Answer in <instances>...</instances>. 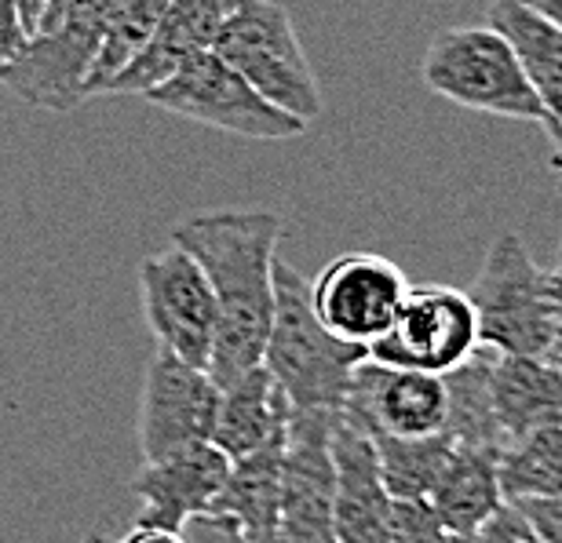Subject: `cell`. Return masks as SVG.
<instances>
[{
	"mask_svg": "<svg viewBox=\"0 0 562 543\" xmlns=\"http://www.w3.org/2000/svg\"><path fill=\"white\" fill-rule=\"evenodd\" d=\"M26 44H30V33L22 26L15 0H0V73L26 52Z\"/></svg>",
	"mask_w": 562,
	"mask_h": 543,
	"instance_id": "29",
	"label": "cell"
},
{
	"mask_svg": "<svg viewBox=\"0 0 562 543\" xmlns=\"http://www.w3.org/2000/svg\"><path fill=\"white\" fill-rule=\"evenodd\" d=\"M234 4L238 0H168L154 37L143 44V52L125 70L110 77L103 95H146L190 55L212 52Z\"/></svg>",
	"mask_w": 562,
	"mask_h": 543,
	"instance_id": "16",
	"label": "cell"
},
{
	"mask_svg": "<svg viewBox=\"0 0 562 543\" xmlns=\"http://www.w3.org/2000/svg\"><path fill=\"white\" fill-rule=\"evenodd\" d=\"M387 536L391 543H446L449 529L427 500H391Z\"/></svg>",
	"mask_w": 562,
	"mask_h": 543,
	"instance_id": "26",
	"label": "cell"
},
{
	"mask_svg": "<svg viewBox=\"0 0 562 543\" xmlns=\"http://www.w3.org/2000/svg\"><path fill=\"white\" fill-rule=\"evenodd\" d=\"M15 8H19L22 26H26V33L33 37L37 26H41V19H44V8H48V0H15Z\"/></svg>",
	"mask_w": 562,
	"mask_h": 543,
	"instance_id": "32",
	"label": "cell"
},
{
	"mask_svg": "<svg viewBox=\"0 0 562 543\" xmlns=\"http://www.w3.org/2000/svg\"><path fill=\"white\" fill-rule=\"evenodd\" d=\"M212 52L234 66L267 103L311 124L322 113V92L289 11L274 0H238Z\"/></svg>",
	"mask_w": 562,
	"mask_h": 543,
	"instance_id": "5",
	"label": "cell"
},
{
	"mask_svg": "<svg viewBox=\"0 0 562 543\" xmlns=\"http://www.w3.org/2000/svg\"><path fill=\"white\" fill-rule=\"evenodd\" d=\"M114 0H70L52 26L37 30L26 52L0 73V84L37 110H77L103 48Z\"/></svg>",
	"mask_w": 562,
	"mask_h": 543,
	"instance_id": "6",
	"label": "cell"
},
{
	"mask_svg": "<svg viewBox=\"0 0 562 543\" xmlns=\"http://www.w3.org/2000/svg\"><path fill=\"white\" fill-rule=\"evenodd\" d=\"M183 540L187 543H252V540H245L227 518H212V514L190 518L183 525Z\"/></svg>",
	"mask_w": 562,
	"mask_h": 543,
	"instance_id": "30",
	"label": "cell"
},
{
	"mask_svg": "<svg viewBox=\"0 0 562 543\" xmlns=\"http://www.w3.org/2000/svg\"><path fill=\"white\" fill-rule=\"evenodd\" d=\"M366 358V347L347 343L318 321V314L311 307V281L278 256L274 318L260 365L271 372L292 412H340L351 372Z\"/></svg>",
	"mask_w": 562,
	"mask_h": 543,
	"instance_id": "2",
	"label": "cell"
},
{
	"mask_svg": "<svg viewBox=\"0 0 562 543\" xmlns=\"http://www.w3.org/2000/svg\"><path fill=\"white\" fill-rule=\"evenodd\" d=\"M420 73L427 92L442 95L446 103H457L460 110L533 124L548 121L512 44L493 26L442 30L427 48Z\"/></svg>",
	"mask_w": 562,
	"mask_h": 543,
	"instance_id": "3",
	"label": "cell"
},
{
	"mask_svg": "<svg viewBox=\"0 0 562 543\" xmlns=\"http://www.w3.org/2000/svg\"><path fill=\"white\" fill-rule=\"evenodd\" d=\"M220 409V383L205 369H194L165 350L146 365L139 401V449L143 463L168 452L212 441Z\"/></svg>",
	"mask_w": 562,
	"mask_h": 543,
	"instance_id": "12",
	"label": "cell"
},
{
	"mask_svg": "<svg viewBox=\"0 0 562 543\" xmlns=\"http://www.w3.org/2000/svg\"><path fill=\"white\" fill-rule=\"evenodd\" d=\"M515 4L530 8V11H537V15L552 19V22H559V26H562V0H515Z\"/></svg>",
	"mask_w": 562,
	"mask_h": 543,
	"instance_id": "34",
	"label": "cell"
},
{
	"mask_svg": "<svg viewBox=\"0 0 562 543\" xmlns=\"http://www.w3.org/2000/svg\"><path fill=\"white\" fill-rule=\"evenodd\" d=\"M340 412L366 434L427 438L446 423V383L431 372L391 369L366 358L351 372Z\"/></svg>",
	"mask_w": 562,
	"mask_h": 543,
	"instance_id": "13",
	"label": "cell"
},
{
	"mask_svg": "<svg viewBox=\"0 0 562 543\" xmlns=\"http://www.w3.org/2000/svg\"><path fill=\"white\" fill-rule=\"evenodd\" d=\"M289 420H292V405L271 380V372L263 365H256L249 372H241L238 380L220 387L212 445L227 460L252 456V452H260L285 438Z\"/></svg>",
	"mask_w": 562,
	"mask_h": 543,
	"instance_id": "17",
	"label": "cell"
},
{
	"mask_svg": "<svg viewBox=\"0 0 562 543\" xmlns=\"http://www.w3.org/2000/svg\"><path fill=\"white\" fill-rule=\"evenodd\" d=\"M427 504L435 507V514L442 518L449 533L475 536L479 525L504 504L497 478V452L453 445Z\"/></svg>",
	"mask_w": 562,
	"mask_h": 543,
	"instance_id": "21",
	"label": "cell"
},
{
	"mask_svg": "<svg viewBox=\"0 0 562 543\" xmlns=\"http://www.w3.org/2000/svg\"><path fill=\"white\" fill-rule=\"evenodd\" d=\"M479 543H541V536L533 533V525L526 522V514L515 504L504 500L475 533Z\"/></svg>",
	"mask_w": 562,
	"mask_h": 543,
	"instance_id": "27",
	"label": "cell"
},
{
	"mask_svg": "<svg viewBox=\"0 0 562 543\" xmlns=\"http://www.w3.org/2000/svg\"><path fill=\"white\" fill-rule=\"evenodd\" d=\"M227 474L231 460L212 441L143 463V471L132 478V496L139 500L136 525H157L183 533L190 518L212 511Z\"/></svg>",
	"mask_w": 562,
	"mask_h": 543,
	"instance_id": "14",
	"label": "cell"
},
{
	"mask_svg": "<svg viewBox=\"0 0 562 543\" xmlns=\"http://www.w3.org/2000/svg\"><path fill=\"white\" fill-rule=\"evenodd\" d=\"M544 292H548V299H552V307L562 314V256L552 270H544Z\"/></svg>",
	"mask_w": 562,
	"mask_h": 543,
	"instance_id": "33",
	"label": "cell"
},
{
	"mask_svg": "<svg viewBox=\"0 0 562 543\" xmlns=\"http://www.w3.org/2000/svg\"><path fill=\"white\" fill-rule=\"evenodd\" d=\"M165 8H168V0H114L103 48H99L92 77H88V84H85V99L103 95L110 77H114L117 70H125V66L136 59V55L143 52V44L154 37Z\"/></svg>",
	"mask_w": 562,
	"mask_h": 543,
	"instance_id": "25",
	"label": "cell"
},
{
	"mask_svg": "<svg viewBox=\"0 0 562 543\" xmlns=\"http://www.w3.org/2000/svg\"><path fill=\"white\" fill-rule=\"evenodd\" d=\"M139 296L157 350L194 369H209L216 339V296L205 270L172 245L139 263Z\"/></svg>",
	"mask_w": 562,
	"mask_h": 543,
	"instance_id": "9",
	"label": "cell"
},
{
	"mask_svg": "<svg viewBox=\"0 0 562 543\" xmlns=\"http://www.w3.org/2000/svg\"><path fill=\"white\" fill-rule=\"evenodd\" d=\"M81 543H114V540H106L103 533H88V536H85Z\"/></svg>",
	"mask_w": 562,
	"mask_h": 543,
	"instance_id": "38",
	"label": "cell"
},
{
	"mask_svg": "<svg viewBox=\"0 0 562 543\" xmlns=\"http://www.w3.org/2000/svg\"><path fill=\"white\" fill-rule=\"evenodd\" d=\"M146 103L161 106L176 117L209 124V128L241 135V139H296L307 132V124L256 92L245 77L220 59L216 52H198L187 63H179L161 84H154L143 95Z\"/></svg>",
	"mask_w": 562,
	"mask_h": 543,
	"instance_id": "7",
	"label": "cell"
},
{
	"mask_svg": "<svg viewBox=\"0 0 562 543\" xmlns=\"http://www.w3.org/2000/svg\"><path fill=\"white\" fill-rule=\"evenodd\" d=\"M526 514V522L533 525V533L541 543H562V493L559 496H533V500L515 504Z\"/></svg>",
	"mask_w": 562,
	"mask_h": 543,
	"instance_id": "28",
	"label": "cell"
},
{
	"mask_svg": "<svg viewBox=\"0 0 562 543\" xmlns=\"http://www.w3.org/2000/svg\"><path fill=\"white\" fill-rule=\"evenodd\" d=\"M278 241L274 212H205L172 230V245L205 270L216 296V339L205 372L220 387L263 361L274 318Z\"/></svg>",
	"mask_w": 562,
	"mask_h": 543,
	"instance_id": "1",
	"label": "cell"
},
{
	"mask_svg": "<svg viewBox=\"0 0 562 543\" xmlns=\"http://www.w3.org/2000/svg\"><path fill=\"white\" fill-rule=\"evenodd\" d=\"M486 26H493L512 44L526 81L533 84L537 99L548 113V124L562 117V26L537 11L515 4V0H490Z\"/></svg>",
	"mask_w": 562,
	"mask_h": 543,
	"instance_id": "20",
	"label": "cell"
},
{
	"mask_svg": "<svg viewBox=\"0 0 562 543\" xmlns=\"http://www.w3.org/2000/svg\"><path fill=\"white\" fill-rule=\"evenodd\" d=\"M333 463H336V543H391L387 518L391 496L380 482L376 449L362 427L333 416Z\"/></svg>",
	"mask_w": 562,
	"mask_h": 543,
	"instance_id": "15",
	"label": "cell"
},
{
	"mask_svg": "<svg viewBox=\"0 0 562 543\" xmlns=\"http://www.w3.org/2000/svg\"><path fill=\"white\" fill-rule=\"evenodd\" d=\"M114 543H187L183 533H172V529H157V525H132V533L125 540Z\"/></svg>",
	"mask_w": 562,
	"mask_h": 543,
	"instance_id": "31",
	"label": "cell"
},
{
	"mask_svg": "<svg viewBox=\"0 0 562 543\" xmlns=\"http://www.w3.org/2000/svg\"><path fill=\"white\" fill-rule=\"evenodd\" d=\"M446 543H479L475 536H460V533H449V540Z\"/></svg>",
	"mask_w": 562,
	"mask_h": 543,
	"instance_id": "37",
	"label": "cell"
},
{
	"mask_svg": "<svg viewBox=\"0 0 562 543\" xmlns=\"http://www.w3.org/2000/svg\"><path fill=\"white\" fill-rule=\"evenodd\" d=\"M376 449V471L391 500H427L442 474L453 441L442 431L427 438H387L369 434Z\"/></svg>",
	"mask_w": 562,
	"mask_h": 543,
	"instance_id": "24",
	"label": "cell"
},
{
	"mask_svg": "<svg viewBox=\"0 0 562 543\" xmlns=\"http://www.w3.org/2000/svg\"><path fill=\"white\" fill-rule=\"evenodd\" d=\"M479 347V318L468 292L449 285H424L406 292L395 321L366 347V354L391 369L446 376Z\"/></svg>",
	"mask_w": 562,
	"mask_h": 543,
	"instance_id": "8",
	"label": "cell"
},
{
	"mask_svg": "<svg viewBox=\"0 0 562 543\" xmlns=\"http://www.w3.org/2000/svg\"><path fill=\"white\" fill-rule=\"evenodd\" d=\"M333 416L325 409L292 412L281 452L278 543H336Z\"/></svg>",
	"mask_w": 562,
	"mask_h": 543,
	"instance_id": "10",
	"label": "cell"
},
{
	"mask_svg": "<svg viewBox=\"0 0 562 543\" xmlns=\"http://www.w3.org/2000/svg\"><path fill=\"white\" fill-rule=\"evenodd\" d=\"M406 292V274L387 256L347 252L311 281V307L329 332L369 347L395 321Z\"/></svg>",
	"mask_w": 562,
	"mask_h": 543,
	"instance_id": "11",
	"label": "cell"
},
{
	"mask_svg": "<svg viewBox=\"0 0 562 543\" xmlns=\"http://www.w3.org/2000/svg\"><path fill=\"white\" fill-rule=\"evenodd\" d=\"M497 478L508 504L562 493V427H537L504 441L497 452Z\"/></svg>",
	"mask_w": 562,
	"mask_h": 543,
	"instance_id": "23",
	"label": "cell"
},
{
	"mask_svg": "<svg viewBox=\"0 0 562 543\" xmlns=\"http://www.w3.org/2000/svg\"><path fill=\"white\" fill-rule=\"evenodd\" d=\"M490 387L504 441L537 427H562V369L548 358L497 354Z\"/></svg>",
	"mask_w": 562,
	"mask_h": 543,
	"instance_id": "18",
	"label": "cell"
},
{
	"mask_svg": "<svg viewBox=\"0 0 562 543\" xmlns=\"http://www.w3.org/2000/svg\"><path fill=\"white\" fill-rule=\"evenodd\" d=\"M559 190H562V183H559ZM559 256H562V245H559Z\"/></svg>",
	"mask_w": 562,
	"mask_h": 543,
	"instance_id": "39",
	"label": "cell"
},
{
	"mask_svg": "<svg viewBox=\"0 0 562 543\" xmlns=\"http://www.w3.org/2000/svg\"><path fill=\"white\" fill-rule=\"evenodd\" d=\"M281 452L285 438L274 441L252 456L231 460V474L212 504V518H227L245 540L278 543V514H281Z\"/></svg>",
	"mask_w": 562,
	"mask_h": 543,
	"instance_id": "19",
	"label": "cell"
},
{
	"mask_svg": "<svg viewBox=\"0 0 562 543\" xmlns=\"http://www.w3.org/2000/svg\"><path fill=\"white\" fill-rule=\"evenodd\" d=\"M552 365H559L562 369V318H559V325H555V336H552V347H548V354H544Z\"/></svg>",
	"mask_w": 562,
	"mask_h": 543,
	"instance_id": "36",
	"label": "cell"
},
{
	"mask_svg": "<svg viewBox=\"0 0 562 543\" xmlns=\"http://www.w3.org/2000/svg\"><path fill=\"white\" fill-rule=\"evenodd\" d=\"M479 318V339L493 354L544 358L562 314L544 292V270L533 263L519 234L504 230L482 256L468 289Z\"/></svg>",
	"mask_w": 562,
	"mask_h": 543,
	"instance_id": "4",
	"label": "cell"
},
{
	"mask_svg": "<svg viewBox=\"0 0 562 543\" xmlns=\"http://www.w3.org/2000/svg\"><path fill=\"white\" fill-rule=\"evenodd\" d=\"M493 350L479 347L468 361H460L457 369H449L446 383V423L442 434L453 441L457 449H504V431L493 412Z\"/></svg>",
	"mask_w": 562,
	"mask_h": 543,
	"instance_id": "22",
	"label": "cell"
},
{
	"mask_svg": "<svg viewBox=\"0 0 562 543\" xmlns=\"http://www.w3.org/2000/svg\"><path fill=\"white\" fill-rule=\"evenodd\" d=\"M548 139H552V165L562 172V117L555 124H548Z\"/></svg>",
	"mask_w": 562,
	"mask_h": 543,
	"instance_id": "35",
	"label": "cell"
}]
</instances>
